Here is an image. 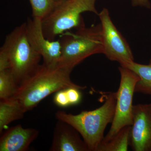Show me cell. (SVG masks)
<instances>
[{
  "label": "cell",
  "instance_id": "cell-1",
  "mask_svg": "<svg viewBox=\"0 0 151 151\" xmlns=\"http://www.w3.org/2000/svg\"><path fill=\"white\" fill-rule=\"evenodd\" d=\"M71 70L57 67L39 65L18 86L13 97L19 102L25 112L32 110L42 100L61 89L74 87L86 89L73 83L70 78Z\"/></svg>",
  "mask_w": 151,
  "mask_h": 151
},
{
  "label": "cell",
  "instance_id": "cell-2",
  "mask_svg": "<svg viewBox=\"0 0 151 151\" xmlns=\"http://www.w3.org/2000/svg\"><path fill=\"white\" fill-rule=\"evenodd\" d=\"M105 103L100 108L91 111H83L77 115L59 111L55 116L58 121L67 123L78 131L90 151H97L104 138L105 128L112 123L115 115L116 92L105 95Z\"/></svg>",
  "mask_w": 151,
  "mask_h": 151
},
{
  "label": "cell",
  "instance_id": "cell-3",
  "mask_svg": "<svg viewBox=\"0 0 151 151\" xmlns=\"http://www.w3.org/2000/svg\"><path fill=\"white\" fill-rule=\"evenodd\" d=\"M61 53L58 67L72 71L88 57L103 53L101 24L83 27L75 32H66L60 35Z\"/></svg>",
  "mask_w": 151,
  "mask_h": 151
},
{
  "label": "cell",
  "instance_id": "cell-4",
  "mask_svg": "<svg viewBox=\"0 0 151 151\" xmlns=\"http://www.w3.org/2000/svg\"><path fill=\"white\" fill-rule=\"evenodd\" d=\"M0 50L7 55L11 71L18 86L39 65L41 56L29 43L26 22L15 28L6 36Z\"/></svg>",
  "mask_w": 151,
  "mask_h": 151
},
{
  "label": "cell",
  "instance_id": "cell-5",
  "mask_svg": "<svg viewBox=\"0 0 151 151\" xmlns=\"http://www.w3.org/2000/svg\"><path fill=\"white\" fill-rule=\"evenodd\" d=\"M96 0H66L57 3L53 10L42 20L44 34L50 40L72 29L85 26L81 14L89 12L98 15Z\"/></svg>",
  "mask_w": 151,
  "mask_h": 151
},
{
  "label": "cell",
  "instance_id": "cell-6",
  "mask_svg": "<svg viewBox=\"0 0 151 151\" xmlns=\"http://www.w3.org/2000/svg\"><path fill=\"white\" fill-rule=\"evenodd\" d=\"M121 81L116 92V103L115 115L110 129L103 139H110L126 126H131L133 122V96L136 84L140 78L134 71L120 66Z\"/></svg>",
  "mask_w": 151,
  "mask_h": 151
},
{
  "label": "cell",
  "instance_id": "cell-7",
  "mask_svg": "<svg viewBox=\"0 0 151 151\" xmlns=\"http://www.w3.org/2000/svg\"><path fill=\"white\" fill-rule=\"evenodd\" d=\"M98 15L101 27L103 54L121 65L134 61L129 44L113 24L108 9H103Z\"/></svg>",
  "mask_w": 151,
  "mask_h": 151
},
{
  "label": "cell",
  "instance_id": "cell-8",
  "mask_svg": "<svg viewBox=\"0 0 151 151\" xmlns=\"http://www.w3.org/2000/svg\"><path fill=\"white\" fill-rule=\"evenodd\" d=\"M42 20L37 18L29 19L27 34L33 48L43 60V64L50 67L58 66L61 56V44L59 40H50L44 34Z\"/></svg>",
  "mask_w": 151,
  "mask_h": 151
},
{
  "label": "cell",
  "instance_id": "cell-9",
  "mask_svg": "<svg viewBox=\"0 0 151 151\" xmlns=\"http://www.w3.org/2000/svg\"><path fill=\"white\" fill-rule=\"evenodd\" d=\"M129 146L134 151H151V103L133 106Z\"/></svg>",
  "mask_w": 151,
  "mask_h": 151
},
{
  "label": "cell",
  "instance_id": "cell-10",
  "mask_svg": "<svg viewBox=\"0 0 151 151\" xmlns=\"http://www.w3.org/2000/svg\"><path fill=\"white\" fill-rule=\"evenodd\" d=\"M78 131L62 121L56 123L53 131L51 151H90Z\"/></svg>",
  "mask_w": 151,
  "mask_h": 151
},
{
  "label": "cell",
  "instance_id": "cell-11",
  "mask_svg": "<svg viewBox=\"0 0 151 151\" xmlns=\"http://www.w3.org/2000/svg\"><path fill=\"white\" fill-rule=\"evenodd\" d=\"M39 131L33 128H24L21 125L11 127L0 139L1 151H26L37 137Z\"/></svg>",
  "mask_w": 151,
  "mask_h": 151
},
{
  "label": "cell",
  "instance_id": "cell-12",
  "mask_svg": "<svg viewBox=\"0 0 151 151\" xmlns=\"http://www.w3.org/2000/svg\"><path fill=\"white\" fill-rule=\"evenodd\" d=\"M25 112L19 102L14 97L1 100L0 102V132L9 124L23 117Z\"/></svg>",
  "mask_w": 151,
  "mask_h": 151
},
{
  "label": "cell",
  "instance_id": "cell-13",
  "mask_svg": "<svg viewBox=\"0 0 151 151\" xmlns=\"http://www.w3.org/2000/svg\"><path fill=\"white\" fill-rule=\"evenodd\" d=\"M137 73L140 78L135 87V92L151 95V60L147 65L139 64L134 61L121 65Z\"/></svg>",
  "mask_w": 151,
  "mask_h": 151
},
{
  "label": "cell",
  "instance_id": "cell-14",
  "mask_svg": "<svg viewBox=\"0 0 151 151\" xmlns=\"http://www.w3.org/2000/svg\"><path fill=\"white\" fill-rule=\"evenodd\" d=\"M130 129L131 126H126L110 139H103L97 151H127L129 146Z\"/></svg>",
  "mask_w": 151,
  "mask_h": 151
},
{
  "label": "cell",
  "instance_id": "cell-15",
  "mask_svg": "<svg viewBox=\"0 0 151 151\" xmlns=\"http://www.w3.org/2000/svg\"><path fill=\"white\" fill-rule=\"evenodd\" d=\"M18 85L10 69L0 71V99L6 100L13 97Z\"/></svg>",
  "mask_w": 151,
  "mask_h": 151
},
{
  "label": "cell",
  "instance_id": "cell-16",
  "mask_svg": "<svg viewBox=\"0 0 151 151\" xmlns=\"http://www.w3.org/2000/svg\"><path fill=\"white\" fill-rule=\"evenodd\" d=\"M32 16L42 20L53 10L57 3L55 0H29Z\"/></svg>",
  "mask_w": 151,
  "mask_h": 151
},
{
  "label": "cell",
  "instance_id": "cell-17",
  "mask_svg": "<svg viewBox=\"0 0 151 151\" xmlns=\"http://www.w3.org/2000/svg\"><path fill=\"white\" fill-rule=\"evenodd\" d=\"M53 102L55 105L60 108H66L70 106L65 88L55 92L53 97Z\"/></svg>",
  "mask_w": 151,
  "mask_h": 151
},
{
  "label": "cell",
  "instance_id": "cell-18",
  "mask_svg": "<svg viewBox=\"0 0 151 151\" xmlns=\"http://www.w3.org/2000/svg\"><path fill=\"white\" fill-rule=\"evenodd\" d=\"M65 90L70 106L76 105L80 103L82 95L80 89L74 87H68L65 88Z\"/></svg>",
  "mask_w": 151,
  "mask_h": 151
},
{
  "label": "cell",
  "instance_id": "cell-19",
  "mask_svg": "<svg viewBox=\"0 0 151 151\" xmlns=\"http://www.w3.org/2000/svg\"><path fill=\"white\" fill-rule=\"evenodd\" d=\"M10 69V64L7 55L0 50V71Z\"/></svg>",
  "mask_w": 151,
  "mask_h": 151
},
{
  "label": "cell",
  "instance_id": "cell-20",
  "mask_svg": "<svg viewBox=\"0 0 151 151\" xmlns=\"http://www.w3.org/2000/svg\"><path fill=\"white\" fill-rule=\"evenodd\" d=\"M132 5L134 6L144 7L150 8L151 4L149 0H132Z\"/></svg>",
  "mask_w": 151,
  "mask_h": 151
},
{
  "label": "cell",
  "instance_id": "cell-21",
  "mask_svg": "<svg viewBox=\"0 0 151 151\" xmlns=\"http://www.w3.org/2000/svg\"><path fill=\"white\" fill-rule=\"evenodd\" d=\"M57 3L63 1H66V0H55Z\"/></svg>",
  "mask_w": 151,
  "mask_h": 151
},
{
  "label": "cell",
  "instance_id": "cell-22",
  "mask_svg": "<svg viewBox=\"0 0 151 151\" xmlns=\"http://www.w3.org/2000/svg\"></svg>",
  "mask_w": 151,
  "mask_h": 151
}]
</instances>
